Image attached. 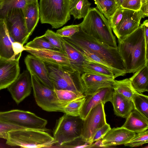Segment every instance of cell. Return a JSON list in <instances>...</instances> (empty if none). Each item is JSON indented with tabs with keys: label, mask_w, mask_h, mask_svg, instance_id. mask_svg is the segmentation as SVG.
Here are the masks:
<instances>
[{
	"label": "cell",
	"mask_w": 148,
	"mask_h": 148,
	"mask_svg": "<svg viewBox=\"0 0 148 148\" xmlns=\"http://www.w3.org/2000/svg\"><path fill=\"white\" fill-rule=\"evenodd\" d=\"M84 120L79 116L65 114L56 121L53 132L56 146L70 141L81 136Z\"/></svg>",
	"instance_id": "obj_7"
},
{
	"label": "cell",
	"mask_w": 148,
	"mask_h": 148,
	"mask_svg": "<svg viewBox=\"0 0 148 148\" xmlns=\"http://www.w3.org/2000/svg\"><path fill=\"white\" fill-rule=\"evenodd\" d=\"M24 62L27 70L30 73L34 75L45 86L54 90L45 62L32 55H27Z\"/></svg>",
	"instance_id": "obj_16"
},
{
	"label": "cell",
	"mask_w": 148,
	"mask_h": 148,
	"mask_svg": "<svg viewBox=\"0 0 148 148\" xmlns=\"http://www.w3.org/2000/svg\"><path fill=\"white\" fill-rule=\"evenodd\" d=\"M20 57L13 59L0 58V90L7 88L20 74Z\"/></svg>",
	"instance_id": "obj_15"
},
{
	"label": "cell",
	"mask_w": 148,
	"mask_h": 148,
	"mask_svg": "<svg viewBox=\"0 0 148 148\" xmlns=\"http://www.w3.org/2000/svg\"><path fill=\"white\" fill-rule=\"evenodd\" d=\"M80 27L79 24L65 26L58 29L56 33L59 36L63 38L71 37L79 31Z\"/></svg>",
	"instance_id": "obj_38"
},
{
	"label": "cell",
	"mask_w": 148,
	"mask_h": 148,
	"mask_svg": "<svg viewBox=\"0 0 148 148\" xmlns=\"http://www.w3.org/2000/svg\"><path fill=\"white\" fill-rule=\"evenodd\" d=\"M86 96L74 100L66 105L64 107L63 112L74 116H79Z\"/></svg>",
	"instance_id": "obj_33"
},
{
	"label": "cell",
	"mask_w": 148,
	"mask_h": 148,
	"mask_svg": "<svg viewBox=\"0 0 148 148\" xmlns=\"http://www.w3.org/2000/svg\"><path fill=\"white\" fill-rule=\"evenodd\" d=\"M124 10L123 8H119L112 16L109 22L112 29H114L121 21Z\"/></svg>",
	"instance_id": "obj_40"
},
{
	"label": "cell",
	"mask_w": 148,
	"mask_h": 148,
	"mask_svg": "<svg viewBox=\"0 0 148 148\" xmlns=\"http://www.w3.org/2000/svg\"><path fill=\"white\" fill-rule=\"evenodd\" d=\"M0 119L19 126L24 129H30L48 132L46 125L47 121L29 111L19 110L0 112Z\"/></svg>",
	"instance_id": "obj_9"
},
{
	"label": "cell",
	"mask_w": 148,
	"mask_h": 148,
	"mask_svg": "<svg viewBox=\"0 0 148 148\" xmlns=\"http://www.w3.org/2000/svg\"><path fill=\"white\" fill-rule=\"evenodd\" d=\"M53 90L57 99L65 106L74 100L86 96L83 94L71 90L55 89Z\"/></svg>",
	"instance_id": "obj_31"
},
{
	"label": "cell",
	"mask_w": 148,
	"mask_h": 148,
	"mask_svg": "<svg viewBox=\"0 0 148 148\" xmlns=\"http://www.w3.org/2000/svg\"><path fill=\"white\" fill-rule=\"evenodd\" d=\"M3 19L11 37L14 41L24 45L30 36L27 32L23 9H12L7 12Z\"/></svg>",
	"instance_id": "obj_10"
},
{
	"label": "cell",
	"mask_w": 148,
	"mask_h": 148,
	"mask_svg": "<svg viewBox=\"0 0 148 148\" xmlns=\"http://www.w3.org/2000/svg\"><path fill=\"white\" fill-rule=\"evenodd\" d=\"M142 18L148 16V2L141 4L140 10L138 11Z\"/></svg>",
	"instance_id": "obj_44"
},
{
	"label": "cell",
	"mask_w": 148,
	"mask_h": 148,
	"mask_svg": "<svg viewBox=\"0 0 148 148\" xmlns=\"http://www.w3.org/2000/svg\"><path fill=\"white\" fill-rule=\"evenodd\" d=\"M30 74L34 95L37 105L47 112H63L65 105L57 99L54 90L42 84L34 75Z\"/></svg>",
	"instance_id": "obj_8"
},
{
	"label": "cell",
	"mask_w": 148,
	"mask_h": 148,
	"mask_svg": "<svg viewBox=\"0 0 148 148\" xmlns=\"http://www.w3.org/2000/svg\"><path fill=\"white\" fill-rule=\"evenodd\" d=\"M43 36L45 38L57 49L63 52L60 36L57 35L56 32L48 29Z\"/></svg>",
	"instance_id": "obj_37"
},
{
	"label": "cell",
	"mask_w": 148,
	"mask_h": 148,
	"mask_svg": "<svg viewBox=\"0 0 148 148\" xmlns=\"http://www.w3.org/2000/svg\"><path fill=\"white\" fill-rule=\"evenodd\" d=\"M90 144L88 143L81 136L69 142L58 146L62 148H88Z\"/></svg>",
	"instance_id": "obj_39"
},
{
	"label": "cell",
	"mask_w": 148,
	"mask_h": 148,
	"mask_svg": "<svg viewBox=\"0 0 148 148\" xmlns=\"http://www.w3.org/2000/svg\"><path fill=\"white\" fill-rule=\"evenodd\" d=\"M104 104L101 103L95 106L84 120L81 136L90 144L96 132L107 123Z\"/></svg>",
	"instance_id": "obj_11"
},
{
	"label": "cell",
	"mask_w": 148,
	"mask_h": 148,
	"mask_svg": "<svg viewBox=\"0 0 148 148\" xmlns=\"http://www.w3.org/2000/svg\"><path fill=\"white\" fill-rule=\"evenodd\" d=\"M97 8L109 21L116 10L119 7L115 0H93ZM110 23V22H109Z\"/></svg>",
	"instance_id": "obj_29"
},
{
	"label": "cell",
	"mask_w": 148,
	"mask_h": 148,
	"mask_svg": "<svg viewBox=\"0 0 148 148\" xmlns=\"http://www.w3.org/2000/svg\"><path fill=\"white\" fill-rule=\"evenodd\" d=\"M63 38L79 49L92 53L105 61L113 69L115 78L126 74L124 64L117 47L100 42L81 28L71 37Z\"/></svg>",
	"instance_id": "obj_1"
},
{
	"label": "cell",
	"mask_w": 148,
	"mask_h": 148,
	"mask_svg": "<svg viewBox=\"0 0 148 148\" xmlns=\"http://www.w3.org/2000/svg\"><path fill=\"white\" fill-rule=\"evenodd\" d=\"M24 129L19 126L0 119V138L6 140L9 132Z\"/></svg>",
	"instance_id": "obj_36"
},
{
	"label": "cell",
	"mask_w": 148,
	"mask_h": 148,
	"mask_svg": "<svg viewBox=\"0 0 148 148\" xmlns=\"http://www.w3.org/2000/svg\"><path fill=\"white\" fill-rule=\"evenodd\" d=\"M4 0H0V6L2 4Z\"/></svg>",
	"instance_id": "obj_49"
},
{
	"label": "cell",
	"mask_w": 148,
	"mask_h": 148,
	"mask_svg": "<svg viewBox=\"0 0 148 148\" xmlns=\"http://www.w3.org/2000/svg\"><path fill=\"white\" fill-rule=\"evenodd\" d=\"M134 89L142 93L148 91V66L147 65L134 73L129 78Z\"/></svg>",
	"instance_id": "obj_25"
},
{
	"label": "cell",
	"mask_w": 148,
	"mask_h": 148,
	"mask_svg": "<svg viewBox=\"0 0 148 148\" xmlns=\"http://www.w3.org/2000/svg\"><path fill=\"white\" fill-rule=\"evenodd\" d=\"M136 134L121 127L111 128L102 138V142L104 147L124 145Z\"/></svg>",
	"instance_id": "obj_19"
},
{
	"label": "cell",
	"mask_w": 148,
	"mask_h": 148,
	"mask_svg": "<svg viewBox=\"0 0 148 148\" xmlns=\"http://www.w3.org/2000/svg\"><path fill=\"white\" fill-rule=\"evenodd\" d=\"M124 0H115L116 3L119 7H121V5Z\"/></svg>",
	"instance_id": "obj_47"
},
{
	"label": "cell",
	"mask_w": 148,
	"mask_h": 148,
	"mask_svg": "<svg viewBox=\"0 0 148 148\" xmlns=\"http://www.w3.org/2000/svg\"><path fill=\"white\" fill-rule=\"evenodd\" d=\"M82 68L84 73H90L114 77V75L111 69L96 62L86 60L84 63Z\"/></svg>",
	"instance_id": "obj_28"
},
{
	"label": "cell",
	"mask_w": 148,
	"mask_h": 148,
	"mask_svg": "<svg viewBox=\"0 0 148 148\" xmlns=\"http://www.w3.org/2000/svg\"><path fill=\"white\" fill-rule=\"evenodd\" d=\"M81 29L100 42L117 47L109 21L97 8H90L83 21L79 24Z\"/></svg>",
	"instance_id": "obj_3"
},
{
	"label": "cell",
	"mask_w": 148,
	"mask_h": 148,
	"mask_svg": "<svg viewBox=\"0 0 148 148\" xmlns=\"http://www.w3.org/2000/svg\"><path fill=\"white\" fill-rule=\"evenodd\" d=\"M24 47L25 51L45 63L72 68L67 56L61 51L57 49L32 48L24 46Z\"/></svg>",
	"instance_id": "obj_12"
},
{
	"label": "cell",
	"mask_w": 148,
	"mask_h": 148,
	"mask_svg": "<svg viewBox=\"0 0 148 148\" xmlns=\"http://www.w3.org/2000/svg\"><path fill=\"white\" fill-rule=\"evenodd\" d=\"M7 88L13 100L19 104L31 94L32 86L29 72L24 71Z\"/></svg>",
	"instance_id": "obj_13"
},
{
	"label": "cell",
	"mask_w": 148,
	"mask_h": 148,
	"mask_svg": "<svg viewBox=\"0 0 148 148\" xmlns=\"http://www.w3.org/2000/svg\"><path fill=\"white\" fill-rule=\"evenodd\" d=\"M148 143V129L136 134L135 136L128 143L124 144L125 146L130 147H139Z\"/></svg>",
	"instance_id": "obj_35"
},
{
	"label": "cell",
	"mask_w": 148,
	"mask_h": 148,
	"mask_svg": "<svg viewBox=\"0 0 148 148\" xmlns=\"http://www.w3.org/2000/svg\"><path fill=\"white\" fill-rule=\"evenodd\" d=\"M111 102L115 114L125 119L134 109L132 100L125 97L114 90Z\"/></svg>",
	"instance_id": "obj_23"
},
{
	"label": "cell",
	"mask_w": 148,
	"mask_h": 148,
	"mask_svg": "<svg viewBox=\"0 0 148 148\" xmlns=\"http://www.w3.org/2000/svg\"><path fill=\"white\" fill-rule=\"evenodd\" d=\"M112 88L114 90L132 100L135 95L138 92L133 87L129 78L120 80H114Z\"/></svg>",
	"instance_id": "obj_26"
},
{
	"label": "cell",
	"mask_w": 148,
	"mask_h": 148,
	"mask_svg": "<svg viewBox=\"0 0 148 148\" xmlns=\"http://www.w3.org/2000/svg\"><path fill=\"white\" fill-rule=\"evenodd\" d=\"M24 46L34 49L58 50L45 38L43 35L36 37Z\"/></svg>",
	"instance_id": "obj_34"
},
{
	"label": "cell",
	"mask_w": 148,
	"mask_h": 148,
	"mask_svg": "<svg viewBox=\"0 0 148 148\" xmlns=\"http://www.w3.org/2000/svg\"><path fill=\"white\" fill-rule=\"evenodd\" d=\"M143 27L145 37V40L147 48L148 49V21L145 20L141 24Z\"/></svg>",
	"instance_id": "obj_45"
},
{
	"label": "cell",
	"mask_w": 148,
	"mask_h": 148,
	"mask_svg": "<svg viewBox=\"0 0 148 148\" xmlns=\"http://www.w3.org/2000/svg\"><path fill=\"white\" fill-rule=\"evenodd\" d=\"M141 5V0H124L121 7L124 9L138 11Z\"/></svg>",
	"instance_id": "obj_41"
},
{
	"label": "cell",
	"mask_w": 148,
	"mask_h": 148,
	"mask_svg": "<svg viewBox=\"0 0 148 148\" xmlns=\"http://www.w3.org/2000/svg\"><path fill=\"white\" fill-rule=\"evenodd\" d=\"M69 0H40V19L42 24L50 25L52 28L62 26L71 19Z\"/></svg>",
	"instance_id": "obj_5"
},
{
	"label": "cell",
	"mask_w": 148,
	"mask_h": 148,
	"mask_svg": "<svg viewBox=\"0 0 148 148\" xmlns=\"http://www.w3.org/2000/svg\"><path fill=\"white\" fill-rule=\"evenodd\" d=\"M84 87V95H91L102 88H112L114 77L84 73L81 75Z\"/></svg>",
	"instance_id": "obj_17"
},
{
	"label": "cell",
	"mask_w": 148,
	"mask_h": 148,
	"mask_svg": "<svg viewBox=\"0 0 148 148\" xmlns=\"http://www.w3.org/2000/svg\"><path fill=\"white\" fill-rule=\"evenodd\" d=\"M111 129V128L109 124L107 123L105 124L95 133L92 139L91 143L102 139Z\"/></svg>",
	"instance_id": "obj_42"
},
{
	"label": "cell",
	"mask_w": 148,
	"mask_h": 148,
	"mask_svg": "<svg viewBox=\"0 0 148 148\" xmlns=\"http://www.w3.org/2000/svg\"><path fill=\"white\" fill-rule=\"evenodd\" d=\"M91 4L88 0H72L70 4V14L74 19L84 18L88 13Z\"/></svg>",
	"instance_id": "obj_27"
},
{
	"label": "cell",
	"mask_w": 148,
	"mask_h": 148,
	"mask_svg": "<svg viewBox=\"0 0 148 148\" xmlns=\"http://www.w3.org/2000/svg\"><path fill=\"white\" fill-rule=\"evenodd\" d=\"M121 127L135 133L148 129V119L135 109L133 110Z\"/></svg>",
	"instance_id": "obj_22"
},
{
	"label": "cell",
	"mask_w": 148,
	"mask_h": 148,
	"mask_svg": "<svg viewBox=\"0 0 148 148\" xmlns=\"http://www.w3.org/2000/svg\"><path fill=\"white\" fill-rule=\"evenodd\" d=\"M45 64L54 89L71 90L84 94L85 87L79 72L71 67Z\"/></svg>",
	"instance_id": "obj_6"
},
{
	"label": "cell",
	"mask_w": 148,
	"mask_h": 148,
	"mask_svg": "<svg viewBox=\"0 0 148 148\" xmlns=\"http://www.w3.org/2000/svg\"><path fill=\"white\" fill-rule=\"evenodd\" d=\"M102 139H99L94 143L90 144L88 148L104 147L102 142Z\"/></svg>",
	"instance_id": "obj_46"
},
{
	"label": "cell",
	"mask_w": 148,
	"mask_h": 148,
	"mask_svg": "<svg viewBox=\"0 0 148 148\" xmlns=\"http://www.w3.org/2000/svg\"><path fill=\"white\" fill-rule=\"evenodd\" d=\"M14 42L8 31L4 19H0V58L6 59H15L18 56L15 55L12 44Z\"/></svg>",
	"instance_id": "obj_20"
},
{
	"label": "cell",
	"mask_w": 148,
	"mask_h": 148,
	"mask_svg": "<svg viewBox=\"0 0 148 148\" xmlns=\"http://www.w3.org/2000/svg\"><path fill=\"white\" fill-rule=\"evenodd\" d=\"M132 101L134 109L148 119V97L137 92L134 96Z\"/></svg>",
	"instance_id": "obj_32"
},
{
	"label": "cell",
	"mask_w": 148,
	"mask_h": 148,
	"mask_svg": "<svg viewBox=\"0 0 148 148\" xmlns=\"http://www.w3.org/2000/svg\"><path fill=\"white\" fill-rule=\"evenodd\" d=\"M63 52L67 56L72 67L74 70L83 73L82 66L86 60L80 51L71 43L60 37Z\"/></svg>",
	"instance_id": "obj_21"
},
{
	"label": "cell",
	"mask_w": 148,
	"mask_h": 148,
	"mask_svg": "<svg viewBox=\"0 0 148 148\" xmlns=\"http://www.w3.org/2000/svg\"><path fill=\"white\" fill-rule=\"evenodd\" d=\"M13 50L16 56L21 55L22 52L25 50L23 45L18 42H14L12 44Z\"/></svg>",
	"instance_id": "obj_43"
},
{
	"label": "cell",
	"mask_w": 148,
	"mask_h": 148,
	"mask_svg": "<svg viewBox=\"0 0 148 148\" xmlns=\"http://www.w3.org/2000/svg\"></svg>",
	"instance_id": "obj_51"
},
{
	"label": "cell",
	"mask_w": 148,
	"mask_h": 148,
	"mask_svg": "<svg viewBox=\"0 0 148 148\" xmlns=\"http://www.w3.org/2000/svg\"><path fill=\"white\" fill-rule=\"evenodd\" d=\"M118 51L123 61L126 73H134L148 65V50L142 25L134 32L118 39Z\"/></svg>",
	"instance_id": "obj_2"
},
{
	"label": "cell",
	"mask_w": 148,
	"mask_h": 148,
	"mask_svg": "<svg viewBox=\"0 0 148 148\" xmlns=\"http://www.w3.org/2000/svg\"><path fill=\"white\" fill-rule=\"evenodd\" d=\"M147 2H148V0H141V4Z\"/></svg>",
	"instance_id": "obj_48"
},
{
	"label": "cell",
	"mask_w": 148,
	"mask_h": 148,
	"mask_svg": "<svg viewBox=\"0 0 148 148\" xmlns=\"http://www.w3.org/2000/svg\"><path fill=\"white\" fill-rule=\"evenodd\" d=\"M114 90L112 88H101L93 94L86 96L79 117L83 120L90 111L95 106L101 103L105 104L112 101Z\"/></svg>",
	"instance_id": "obj_18"
},
{
	"label": "cell",
	"mask_w": 148,
	"mask_h": 148,
	"mask_svg": "<svg viewBox=\"0 0 148 148\" xmlns=\"http://www.w3.org/2000/svg\"><path fill=\"white\" fill-rule=\"evenodd\" d=\"M23 10L27 32L30 36L37 26L40 19L38 1L27 4Z\"/></svg>",
	"instance_id": "obj_24"
},
{
	"label": "cell",
	"mask_w": 148,
	"mask_h": 148,
	"mask_svg": "<svg viewBox=\"0 0 148 148\" xmlns=\"http://www.w3.org/2000/svg\"><path fill=\"white\" fill-rule=\"evenodd\" d=\"M6 144L23 148H49L56 143L48 132L41 130L24 129L8 133Z\"/></svg>",
	"instance_id": "obj_4"
},
{
	"label": "cell",
	"mask_w": 148,
	"mask_h": 148,
	"mask_svg": "<svg viewBox=\"0 0 148 148\" xmlns=\"http://www.w3.org/2000/svg\"><path fill=\"white\" fill-rule=\"evenodd\" d=\"M141 18L138 11L124 9L122 19L112 29L118 39L129 35L140 26Z\"/></svg>",
	"instance_id": "obj_14"
},
{
	"label": "cell",
	"mask_w": 148,
	"mask_h": 148,
	"mask_svg": "<svg viewBox=\"0 0 148 148\" xmlns=\"http://www.w3.org/2000/svg\"><path fill=\"white\" fill-rule=\"evenodd\" d=\"M38 0H4L0 6V19H4L7 12L14 8L23 9L28 3Z\"/></svg>",
	"instance_id": "obj_30"
},
{
	"label": "cell",
	"mask_w": 148,
	"mask_h": 148,
	"mask_svg": "<svg viewBox=\"0 0 148 148\" xmlns=\"http://www.w3.org/2000/svg\"><path fill=\"white\" fill-rule=\"evenodd\" d=\"M69 1H70V3L71 2V1H72V0H69Z\"/></svg>",
	"instance_id": "obj_50"
}]
</instances>
